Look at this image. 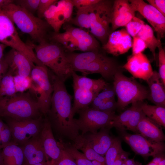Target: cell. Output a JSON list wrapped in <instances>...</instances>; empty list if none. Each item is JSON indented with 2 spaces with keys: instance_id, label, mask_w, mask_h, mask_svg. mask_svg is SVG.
I'll return each mask as SVG.
<instances>
[{
  "instance_id": "1",
  "label": "cell",
  "mask_w": 165,
  "mask_h": 165,
  "mask_svg": "<svg viewBox=\"0 0 165 165\" xmlns=\"http://www.w3.org/2000/svg\"><path fill=\"white\" fill-rule=\"evenodd\" d=\"M49 75L53 91L50 108L45 116L52 129L59 136V140L65 138L74 142L80 134L73 118L72 96L68 92L64 82L50 71Z\"/></svg>"
},
{
  "instance_id": "2",
  "label": "cell",
  "mask_w": 165,
  "mask_h": 165,
  "mask_svg": "<svg viewBox=\"0 0 165 165\" xmlns=\"http://www.w3.org/2000/svg\"><path fill=\"white\" fill-rule=\"evenodd\" d=\"M35 52L37 59L44 65L50 68L59 79L64 82L71 76L72 70L63 47L55 42L46 41L37 45L28 43Z\"/></svg>"
},
{
  "instance_id": "3",
  "label": "cell",
  "mask_w": 165,
  "mask_h": 165,
  "mask_svg": "<svg viewBox=\"0 0 165 165\" xmlns=\"http://www.w3.org/2000/svg\"><path fill=\"white\" fill-rule=\"evenodd\" d=\"M41 113L37 100L29 92L17 93L0 99V117L21 120L37 118Z\"/></svg>"
},
{
  "instance_id": "4",
  "label": "cell",
  "mask_w": 165,
  "mask_h": 165,
  "mask_svg": "<svg viewBox=\"0 0 165 165\" xmlns=\"http://www.w3.org/2000/svg\"><path fill=\"white\" fill-rule=\"evenodd\" d=\"M23 32L28 34L35 41L40 43L46 40L50 25L46 21L13 3L2 9Z\"/></svg>"
},
{
  "instance_id": "5",
  "label": "cell",
  "mask_w": 165,
  "mask_h": 165,
  "mask_svg": "<svg viewBox=\"0 0 165 165\" xmlns=\"http://www.w3.org/2000/svg\"><path fill=\"white\" fill-rule=\"evenodd\" d=\"M113 87L117 98V108L124 109L130 104L148 99L149 91L133 77L124 75L122 70L113 78Z\"/></svg>"
},
{
  "instance_id": "6",
  "label": "cell",
  "mask_w": 165,
  "mask_h": 165,
  "mask_svg": "<svg viewBox=\"0 0 165 165\" xmlns=\"http://www.w3.org/2000/svg\"><path fill=\"white\" fill-rule=\"evenodd\" d=\"M113 1L100 0L92 6L90 13L91 34L101 43L107 42L111 33V14Z\"/></svg>"
},
{
  "instance_id": "7",
  "label": "cell",
  "mask_w": 165,
  "mask_h": 165,
  "mask_svg": "<svg viewBox=\"0 0 165 165\" xmlns=\"http://www.w3.org/2000/svg\"><path fill=\"white\" fill-rule=\"evenodd\" d=\"M49 71L44 65H35L31 74L32 83L29 90L35 94L40 110L45 116L50 109L53 91Z\"/></svg>"
},
{
  "instance_id": "8",
  "label": "cell",
  "mask_w": 165,
  "mask_h": 165,
  "mask_svg": "<svg viewBox=\"0 0 165 165\" xmlns=\"http://www.w3.org/2000/svg\"><path fill=\"white\" fill-rule=\"evenodd\" d=\"M0 43L22 53L37 66L43 65L37 59L32 47L19 37L14 24L0 9Z\"/></svg>"
},
{
  "instance_id": "9",
  "label": "cell",
  "mask_w": 165,
  "mask_h": 165,
  "mask_svg": "<svg viewBox=\"0 0 165 165\" xmlns=\"http://www.w3.org/2000/svg\"><path fill=\"white\" fill-rule=\"evenodd\" d=\"M79 115L75 122L82 135L87 132L95 133L102 128H110L111 121L116 116L115 112H105L92 108L89 106L77 111Z\"/></svg>"
},
{
  "instance_id": "10",
  "label": "cell",
  "mask_w": 165,
  "mask_h": 165,
  "mask_svg": "<svg viewBox=\"0 0 165 165\" xmlns=\"http://www.w3.org/2000/svg\"><path fill=\"white\" fill-rule=\"evenodd\" d=\"M6 119L13 141L21 145L39 134L43 120L41 116L35 119L21 120Z\"/></svg>"
},
{
  "instance_id": "11",
  "label": "cell",
  "mask_w": 165,
  "mask_h": 165,
  "mask_svg": "<svg viewBox=\"0 0 165 165\" xmlns=\"http://www.w3.org/2000/svg\"><path fill=\"white\" fill-rule=\"evenodd\" d=\"M122 138L130 147L136 154L145 159L155 156L163 153L165 144L163 142H157L150 140L139 134H131L126 131L120 132Z\"/></svg>"
},
{
  "instance_id": "12",
  "label": "cell",
  "mask_w": 165,
  "mask_h": 165,
  "mask_svg": "<svg viewBox=\"0 0 165 165\" xmlns=\"http://www.w3.org/2000/svg\"><path fill=\"white\" fill-rule=\"evenodd\" d=\"M135 12H138L151 24L159 40L165 34V16L152 6L143 0H128Z\"/></svg>"
},
{
  "instance_id": "13",
  "label": "cell",
  "mask_w": 165,
  "mask_h": 165,
  "mask_svg": "<svg viewBox=\"0 0 165 165\" xmlns=\"http://www.w3.org/2000/svg\"><path fill=\"white\" fill-rule=\"evenodd\" d=\"M141 101L132 104L129 108L119 115H116L111 122L110 128L115 127L119 132L129 130L138 134V124L144 115L141 107Z\"/></svg>"
},
{
  "instance_id": "14",
  "label": "cell",
  "mask_w": 165,
  "mask_h": 165,
  "mask_svg": "<svg viewBox=\"0 0 165 165\" xmlns=\"http://www.w3.org/2000/svg\"><path fill=\"white\" fill-rule=\"evenodd\" d=\"M132 41L126 29L122 28L110 34L102 48L107 53L117 56L128 52L132 47Z\"/></svg>"
},
{
  "instance_id": "15",
  "label": "cell",
  "mask_w": 165,
  "mask_h": 165,
  "mask_svg": "<svg viewBox=\"0 0 165 165\" xmlns=\"http://www.w3.org/2000/svg\"><path fill=\"white\" fill-rule=\"evenodd\" d=\"M52 129L50 123L46 116L43 119L39 136L46 154L51 159L50 165L55 164L61 151V147L54 138Z\"/></svg>"
},
{
  "instance_id": "16",
  "label": "cell",
  "mask_w": 165,
  "mask_h": 165,
  "mask_svg": "<svg viewBox=\"0 0 165 165\" xmlns=\"http://www.w3.org/2000/svg\"><path fill=\"white\" fill-rule=\"evenodd\" d=\"M122 68L130 73L133 78L146 81L153 72L149 60L142 53L129 56Z\"/></svg>"
},
{
  "instance_id": "17",
  "label": "cell",
  "mask_w": 165,
  "mask_h": 165,
  "mask_svg": "<svg viewBox=\"0 0 165 165\" xmlns=\"http://www.w3.org/2000/svg\"><path fill=\"white\" fill-rule=\"evenodd\" d=\"M135 13L128 0H114L111 14V33L119 27H125L135 16Z\"/></svg>"
},
{
  "instance_id": "18",
  "label": "cell",
  "mask_w": 165,
  "mask_h": 165,
  "mask_svg": "<svg viewBox=\"0 0 165 165\" xmlns=\"http://www.w3.org/2000/svg\"><path fill=\"white\" fill-rule=\"evenodd\" d=\"M4 56L9 65L8 70L13 76L31 77L32 70L35 65L26 56L12 49Z\"/></svg>"
},
{
  "instance_id": "19",
  "label": "cell",
  "mask_w": 165,
  "mask_h": 165,
  "mask_svg": "<svg viewBox=\"0 0 165 165\" xmlns=\"http://www.w3.org/2000/svg\"><path fill=\"white\" fill-rule=\"evenodd\" d=\"M121 67L112 58L106 56L104 57L90 63L81 72L83 76L98 73L108 80L113 79L115 74L121 71Z\"/></svg>"
},
{
  "instance_id": "20",
  "label": "cell",
  "mask_w": 165,
  "mask_h": 165,
  "mask_svg": "<svg viewBox=\"0 0 165 165\" xmlns=\"http://www.w3.org/2000/svg\"><path fill=\"white\" fill-rule=\"evenodd\" d=\"M39 135L21 145L24 158V165H33L49 161L41 144Z\"/></svg>"
},
{
  "instance_id": "21",
  "label": "cell",
  "mask_w": 165,
  "mask_h": 165,
  "mask_svg": "<svg viewBox=\"0 0 165 165\" xmlns=\"http://www.w3.org/2000/svg\"><path fill=\"white\" fill-rule=\"evenodd\" d=\"M110 129L107 128H102L96 133L83 135L93 149L104 157L115 138L110 134Z\"/></svg>"
},
{
  "instance_id": "22",
  "label": "cell",
  "mask_w": 165,
  "mask_h": 165,
  "mask_svg": "<svg viewBox=\"0 0 165 165\" xmlns=\"http://www.w3.org/2000/svg\"><path fill=\"white\" fill-rule=\"evenodd\" d=\"M66 56L72 70L80 72L90 63L106 56L100 51H96L81 53L68 52Z\"/></svg>"
},
{
  "instance_id": "23",
  "label": "cell",
  "mask_w": 165,
  "mask_h": 165,
  "mask_svg": "<svg viewBox=\"0 0 165 165\" xmlns=\"http://www.w3.org/2000/svg\"><path fill=\"white\" fill-rule=\"evenodd\" d=\"M162 128L145 115L139 122L137 127L138 134L151 141L163 142L164 134Z\"/></svg>"
},
{
  "instance_id": "24",
  "label": "cell",
  "mask_w": 165,
  "mask_h": 165,
  "mask_svg": "<svg viewBox=\"0 0 165 165\" xmlns=\"http://www.w3.org/2000/svg\"><path fill=\"white\" fill-rule=\"evenodd\" d=\"M146 81L150 89L148 99L155 105L165 107V86L158 73L153 71L152 75Z\"/></svg>"
},
{
  "instance_id": "25",
  "label": "cell",
  "mask_w": 165,
  "mask_h": 165,
  "mask_svg": "<svg viewBox=\"0 0 165 165\" xmlns=\"http://www.w3.org/2000/svg\"><path fill=\"white\" fill-rule=\"evenodd\" d=\"M65 0H61L52 5L45 12L44 17L49 25L58 33L62 26L65 23L64 10Z\"/></svg>"
},
{
  "instance_id": "26",
  "label": "cell",
  "mask_w": 165,
  "mask_h": 165,
  "mask_svg": "<svg viewBox=\"0 0 165 165\" xmlns=\"http://www.w3.org/2000/svg\"><path fill=\"white\" fill-rule=\"evenodd\" d=\"M65 31L69 32L80 43L86 46L90 51H100V46L97 40L81 28H75L69 24H64Z\"/></svg>"
},
{
  "instance_id": "27",
  "label": "cell",
  "mask_w": 165,
  "mask_h": 165,
  "mask_svg": "<svg viewBox=\"0 0 165 165\" xmlns=\"http://www.w3.org/2000/svg\"><path fill=\"white\" fill-rule=\"evenodd\" d=\"M50 38L69 53L73 52L75 50L84 52L90 51L86 46L80 43L69 32L66 31L62 33L54 32Z\"/></svg>"
},
{
  "instance_id": "28",
  "label": "cell",
  "mask_w": 165,
  "mask_h": 165,
  "mask_svg": "<svg viewBox=\"0 0 165 165\" xmlns=\"http://www.w3.org/2000/svg\"><path fill=\"white\" fill-rule=\"evenodd\" d=\"M73 86L81 89L99 93L108 85L102 78L93 79L85 76L77 75L75 72L72 71Z\"/></svg>"
},
{
  "instance_id": "29",
  "label": "cell",
  "mask_w": 165,
  "mask_h": 165,
  "mask_svg": "<svg viewBox=\"0 0 165 165\" xmlns=\"http://www.w3.org/2000/svg\"><path fill=\"white\" fill-rule=\"evenodd\" d=\"M4 165H24V158L21 147L10 141L2 149Z\"/></svg>"
},
{
  "instance_id": "30",
  "label": "cell",
  "mask_w": 165,
  "mask_h": 165,
  "mask_svg": "<svg viewBox=\"0 0 165 165\" xmlns=\"http://www.w3.org/2000/svg\"><path fill=\"white\" fill-rule=\"evenodd\" d=\"M74 104L72 112L74 115L79 110L88 107L99 93L81 89L73 86Z\"/></svg>"
},
{
  "instance_id": "31",
  "label": "cell",
  "mask_w": 165,
  "mask_h": 165,
  "mask_svg": "<svg viewBox=\"0 0 165 165\" xmlns=\"http://www.w3.org/2000/svg\"><path fill=\"white\" fill-rule=\"evenodd\" d=\"M141 107L144 115L161 127H165V107L157 105H148L143 101Z\"/></svg>"
},
{
  "instance_id": "32",
  "label": "cell",
  "mask_w": 165,
  "mask_h": 165,
  "mask_svg": "<svg viewBox=\"0 0 165 165\" xmlns=\"http://www.w3.org/2000/svg\"><path fill=\"white\" fill-rule=\"evenodd\" d=\"M72 145L77 149L81 150L86 157L91 161H96L106 164L105 157L96 152L90 146L83 135H79Z\"/></svg>"
},
{
  "instance_id": "33",
  "label": "cell",
  "mask_w": 165,
  "mask_h": 165,
  "mask_svg": "<svg viewBox=\"0 0 165 165\" xmlns=\"http://www.w3.org/2000/svg\"><path fill=\"white\" fill-rule=\"evenodd\" d=\"M136 36L144 41L156 60V50L162 43L155 36L153 29L145 23Z\"/></svg>"
},
{
  "instance_id": "34",
  "label": "cell",
  "mask_w": 165,
  "mask_h": 165,
  "mask_svg": "<svg viewBox=\"0 0 165 165\" xmlns=\"http://www.w3.org/2000/svg\"><path fill=\"white\" fill-rule=\"evenodd\" d=\"M59 142L73 157L77 165H93L92 161L88 159L83 153L79 152L72 144L61 140H59Z\"/></svg>"
},
{
  "instance_id": "35",
  "label": "cell",
  "mask_w": 165,
  "mask_h": 165,
  "mask_svg": "<svg viewBox=\"0 0 165 165\" xmlns=\"http://www.w3.org/2000/svg\"><path fill=\"white\" fill-rule=\"evenodd\" d=\"M16 93L13 76L8 70L0 82V99L5 96H12Z\"/></svg>"
},
{
  "instance_id": "36",
  "label": "cell",
  "mask_w": 165,
  "mask_h": 165,
  "mask_svg": "<svg viewBox=\"0 0 165 165\" xmlns=\"http://www.w3.org/2000/svg\"><path fill=\"white\" fill-rule=\"evenodd\" d=\"M92 6L77 9L75 16L69 23L81 28L90 29V13Z\"/></svg>"
},
{
  "instance_id": "37",
  "label": "cell",
  "mask_w": 165,
  "mask_h": 165,
  "mask_svg": "<svg viewBox=\"0 0 165 165\" xmlns=\"http://www.w3.org/2000/svg\"><path fill=\"white\" fill-rule=\"evenodd\" d=\"M123 150L120 139L115 138L113 142L105 155L106 165H112L119 154Z\"/></svg>"
},
{
  "instance_id": "38",
  "label": "cell",
  "mask_w": 165,
  "mask_h": 165,
  "mask_svg": "<svg viewBox=\"0 0 165 165\" xmlns=\"http://www.w3.org/2000/svg\"><path fill=\"white\" fill-rule=\"evenodd\" d=\"M13 80L16 93L24 92L31 87L32 79L31 77L16 75L13 76Z\"/></svg>"
},
{
  "instance_id": "39",
  "label": "cell",
  "mask_w": 165,
  "mask_h": 165,
  "mask_svg": "<svg viewBox=\"0 0 165 165\" xmlns=\"http://www.w3.org/2000/svg\"><path fill=\"white\" fill-rule=\"evenodd\" d=\"M145 24L143 20L134 16L126 26V30L129 34L133 38L137 35Z\"/></svg>"
},
{
  "instance_id": "40",
  "label": "cell",
  "mask_w": 165,
  "mask_h": 165,
  "mask_svg": "<svg viewBox=\"0 0 165 165\" xmlns=\"http://www.w3.org/2000/svg\"><path fill=\"white\" fill-rule=\"evenodd\" d=\"M40 0H17L14 1L15 4L19 6L34 14L37 11Z\"/></svg>"
},
{
  "instance_id": "41",
  "label": "cell",
  "mask_w": 165,
  "mask_h": 165,
  "mask_svg": "<svg viewBox=\"0 0 165 165\" xmlns=\"http://www.w3.org/2000/svg\"><path fill=\"white\" fill-rule=\"evenodd\" d=\"M61 148L60 156L54 165H77L72 156L57 142Z\"/></svg>"
},
{
  "instance_id": "42",
  "label": "cell",
  "mask_w": 165,
  "mask_h": 165,
  "mask_svg": "<svg viewBox=\"0 0 165 165\" xmlns=\"http://www.w3.org/2000/svg\"><path fill=\"white\" fill-rule=\"evenodd\" d=\"M159 50V67L158 73L160 78L165 86V52L163 49L162 43L158 47Z\"/></svg>"
},
{
  "instance_id": "43",
  "label": "cell",
  "mask_w": 165,
  "mask_h": 165,
  "mask_svg": "<svg viewBox=\"0 0 165 165\" xmlns=\"http://www.w3.org/2000/svg\"><path fill=\"white\" fill-rule=\"evenodd\" d=\"M131 48L133 55L142 53L148 48L144 41L137 36L133 37Z\"/></svg>"
},
{
  "instance_id": "44",
  "label": "cell",
  "mask_w": 165,
  "mask_h": 165,
  "mask_svg": "<svg viewBox=\"0 0 165 165\" xmlns=\"http://www.w3.org/2000/svg\"><path fill=\"white\" fill-rule=\"evenodd\" d=\"M12 134L10 128L7 124L0 132V149H2L10 141Z\"/></svg>"
},
{
  "instance_id": "45",
  "label": "cell",
  "mask_w": 165,
  "mask_h": 165,
  "mask_svg": "<svg viewBox=\"0 0 165 165\" xmlns=\"http://www.w3.org/2000/svg\"><path fill=\"white\" fill-rule=\"evenodd\" d=\"M57 1V0H40L37 10L38 17L41 19L44 17L45 12Z\"/></svg>"
},
{
  "instance_id": "46",
  "label": "cell",
  "mask_w": 165,
  "mask_h": 165,
  "mask_svg": "<svg viewBox=\"0 0 165 165\" xmlns=\"http://www.w3.org/2000/svg\"><path fill=\"white\" fill-rule=\"evenodd\" d=\"M115 95L113 86L112 87L109 86L107 85L102 90V91L98 94L97 96L106 101L115 99Z\"/></svg>"
},
{
  "instance_id": "47",
  "label": "cell",
  "mask_w": 165,
  "mask_h": 165,
  "mask_svg": "<svg viewBox=\"0 0 165 165\" xmlns=\"http://www.w3.org/2000/svg\"><path fill=\"white\" fill-rule=\"evenodd\" d=\"M117 108V102L115 99H113L105 101L96 110L105 112H114Z\"/></svg>"
},
{
  "instance_id": "48",
  "label": "cell",
  "mask_w": 165,
  "mask_h": 165,
  "mask_svg": "<svg viewBox=\"0 0 165 165\" xmlns=\"http://www.w3.org/2000/svg\"><path fill=\"white\" fill-rule=\"evenodd\" d=\"M74 7L72 0H65V5L63 12L65 23H69L72 19Z\"/></svg>"
},
{
  "instance_id": "49",
  "label": "cell",
  "mask_w": 165,
  "mask_h": 165,
  "mask_svg": "<svg viewBox=\"0 0 165 165\" xmlns=\"http://www.w3.org/2000/svg\"><path fill=\"white\" fill-rule=\"evenodd\" d=\"M100 0H72L74 7L77 9L89 7L98 2Z\"/></svg>"
},
{
  "instance_id": "50",
  "label": "cell",
  "mask_w": 165,
  "mask_h": 165,
  "mask_svg": "<svg viewBox=\"0 0 165 165\" xmlns=\"http://www.w3.org/2000/svg\"><path fill=\"white\" fill-rule=\"evenodd\" d=\"M146 1L165 16V0H147Z\"/></svg>"
},
{
  "instance_id": "51",
  "label": "cell",
  "mask_w": 165,
  "mask_h": 165,
  "mask_svg": "<svg viewBox=\"0 0 165 165\" xmlns=\"http://www.w3.org/2000/svg\"><path fill=\"white\" fill-rule=\"evenodd\" d=\"M130 153L123 150L119 154L112 165H121L125 160L128 158Z\"/></svg>"
},
{
  "instance_id": "52",
  "label": "cell",
  "mask_w": 165,
  "mask_h": 165,
  "mask_svg": "<svg viewBox=\"0 0 165 165\" xmlns=\"http://www.w3.org/2000/svg\"><path fill=\"white\" fill-rule=\"evenodd\" d=\"M9 69L7 62L4 56L0 60V82Z\"/></svg>"
},
{
  "instance_id": "53",
  "label": "cell",
  "mask_w": 165,
  "mask_h": 165,
  "mask_svg": "<svg viewBox=\"0 0 165 165\" xmlns=\"http://www.w3.org/2000/svg\"><path fill=\"white\" fill-rule=\"evenodd\" d=\"M105 101L97 96L94 99L90 104L91 107H90L94 109H97Z\"/></svg>"
},
{
  "instance_id": "54",
  "label": "cell",
  "mask_w": 165,
  "mask_h": 165,
  "mask_svg": "<svg viewBox=\"0 0 165 165\" xmlns=\"http://www.w3.org/2000/svg\"><path fill=\"white\" fill-rule=\"evenodd\" d=\"M12 0H0V9H2L4 7L14 2Z\"/></svg>"
},
{
  "instance_id": "55",
  "label": "cell",
  "mask_w": 165,
  "mask_h": 165,
  "mask_svg": "<svg viewBox=\"0 0 165 165\" xmlns=\"http://www.w3.org/2000/svg\"><path fill=\"white\" fill-rule=\"evenodd\" d=\"M7 46L0 43V60L4 56L3 52Z\"/></svg>"
},
{
  "instance_id": "56",
  "label": "cell",
  "mask_w": 165,
  "mask_h": 165,
  "mask_svg": "<svg viewBox=\"0 0 165 165\" xmlns=\"http://www.w3.org/2000/svg\"><path fill=\"white\" fill-rule=\"evenodd\" d=\"M0 165H4L2 153V149H0Z\"/></svg>"
},
{
  "instance_id": "57",
  "label": "cell",
  "mask_w": 165,
  "mask_h": 165,
  "mask_svg": "<svg viewBox=\"0 0 165 165\" xmlns=\"http://www.w3.org/2000/svg\"><path fill=\"white\" fill-rule=\"evenodd\" d=\"M33 165H50V160L42 162Z\"/></svg>"
},
{
  "instance_id": "58",
  "label": "cell",
  "mask_w": 165,
  "mask_h": 165,
  "mask_svg": "<svg viewBox=\"0 0 165 165\" xmlns=\"http://www.w3.org/2000/svg\"><path fill=\"white\" fill-rule=\"evenodd\" d=\"M6 124L0 118V132L4 127Z\"/></svg>"
},
{
  "instance_id": "59",
  "label": "cell",
  "mask_w": 165,
  "mask_h": 165,
  "mask_svg": "<svg viewBox=\"0 0 165 165\" xmlns=\"http://www.w3.org/2000/svg\"><path fill=\"white\" fill-rule=\"evenodd\" d=\"M93 165H106V164H102L96 161H92Z\"/></svg>"
},
{
  "instance_id": "60",
  "label": "cell",
  "mask_w": 165,
  "mask_h": 165,
  "mask_svg": "<svg viewBox=\"0 0 165 165\" xmlns=\"http://www.w3.org/2000/svg\"><path fill=\"white\" fill-rule=\"evenodd\" d=\"M121 165H127L126 164L125 162L124 161L123 163Z\"/></svg>"
}]
</instances>
